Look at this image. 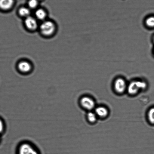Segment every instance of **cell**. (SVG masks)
Returning a JSON list of instances; mask_svg holds the SVG:
<instances>
[{
    "instance_id": "cell-1",
    "label": "cell",
    "mask_w": 154,
    "mask_h": 154,
    "mask_svg": "<svg viewBox=\"0 0 154 154\" xmlns=\"http://www.w3.org/2000/svg\"><path fill=\"white\" fill-rule=\"evenodd\" d=\"M147 87V83L145 81L134 80L130 82L127 86V90L129 94L134 95L140 91L145 89Z\"/></svg>"
},
{
    "instance_id": "cell-2",
    "label": "cell",
    "mask_w": 154,
    "mask_h": 154,
    "mask_svg": "<svg viewBox=\"0 0 154 154\" xmlns=\"http://www.w3.org/2000/svg\"><path fill=\"white\" fill-rule=\"evenodd\" d=\"M17 154H41L38 149L33 144L28 142L21 143L19 146Z\"/></svg>"
},
{
    "instance_id": "cell-3",
    "label": "cell",
    "mask_w": 154,
    "mask_h": 154,
    "mask_svg": "<svg viewBox=\"0 0 154 154\" xmlns=\"http://www.w3.org/2000/svg\"><path fill=\"white\" fill-rule=\"evenodd\" d=\"M56 29L55 24L49 20L43 21L40 26L41 33L45 36H50L54 32Z\"/></svg>"
},
{
    "instance_id": "cell-4",
    "label": "cell",
    "mask_w": 154,
    "mask_h": 154,
    "mask_svg": "<svg viewBox=\"0 0 154 154\" xmlns=\"http://www.w3.org/2000/svg\"><path fill=\"white\" fill-rule=\"evenodd\" d=\"M127 86L125 80L121 78L116 79L114 84L115 91L119 94L123 93L127 89Z\"/></svg>"
},
{
    "instance_id": "cell-5",
    "label": "cell",
    "mask_w": 154,
    "mask_h": 154,
    "mask_svg": "<svg viewBox=\"0 0 154 154\" xmlns=\"http://www.w3.org/2000/svg\"><path fill=\"white\" fill-rule=\"evenodd\" d=\"M80 104L82 107L88 110L93 109L95 106V102L91 97L88 96H84L80 99Z\"/></svg>"
},
{
    "instance_id": "cell-6",
    "label": "cell",
    "mask_w": 154,
    "mask_h": 154,
    "mask_svg": "<svg viewBox=\"0 0 154 154\" xmlns=\"http://www.w3.org/2000/svg\"><path fill=\"white\" fill-rule=\"evenodd\" d=\"M25 23L26 27L30 30H34L38 26L36 20L31 16H29L26 17Z\"/></svg>"
},
{
    "instance_id": "cell-7",
    "label": "cell",
    "mask_w": 154,
    "mask_h": 154,
    "mask_svg": "<svg viewBox=\"0 0 154 154\" xmlns=\"http://www.w3.org/2000/svg\"><path fill=\"white\" fill-rule=\"evenodd\" d=\"M18 68L19 71L24 73L29 72L31 69V65L28 62L23 61L20 62L18 65Z\"/></svg>"
},
{
    "instance_id": "cell-8",
    "label": "cell",
    "mask_w": 154,
    "mask_h": 154,
    "mask_svg": "<svg viewBox=\"0 0 154 154\" xmlns=\"http://www.w3.org/2000/svg\"><path fill=\"white\" fill-rule=\"evenodd\" d=\"M94 112L97 116L104 118L108 116L109 112L106 107L103 106H99L95 109Z\"/></svg>"
},
{
    "instance_id": "cell-9",
    "label": "cell",
    "mask_w": 154,
    "mask_h": 154,
    "mask_svg": "<svg viewBox=\"0 0 154 154\" xmlns=\"http://www.w3.org/2000/svg\"><path fill=\"white\" fill-rule=\"evenodd\" d=\"M14 2L12 0H0V8L3 10H8L12 7Z\"/></svg>"
},
{
    "instance_id": "cell-10",
    "label": "cell",
    "mask_w": 154,
    "mask_h": 154,
    "mask_svg": "<svg viewBox=\"0 0 154 154\" xmlns=\"http://www.w3.org/2000/svg\"><path fill=\"white\" fill-rule=\"evenodd\" d=\"M35 15L36 18L39 20H44L46 17L45 11L42 8L37 9L35 11Z\"/></svg>"
},
{
    "instance_id": "cell-11",
    "label": "cell",
    "mask_w": 154,
    "mask_h": 154,
    "mask_svg": "<svg viewBox=\"0 0 154 154\" xmlns=\"http://www.w3.org/2000/svg\"><path fill=\"white\" fill-rule=\"evenodd\" d=\"M87 119L91 123L95 122L97 119V116L94 112L90 111L87 115Z\"/></svg>"
},
{
    "instance_id": "cell-12",
    "label": "cell",
    "mask_w": 154,
    "mask_h": 154,
    "mask_svg": "<svg viewBox=\"0 0 154 154\" xmlns=\"http://www.w3.org/2000/svg\"><path fill=\"white\" fill-rule=\"evenodd\" d=\"M146 25L150 28H154V16H151L147 18L145 20Z\"/></svg>"
},
{
    "instance_id": "cell-13",
    "label": "cell",
    "mask_w": 154,
    "mask_h": 154,
    "mask_svg": "<svg viewBox=\"0 0 154 154\" xmlns=\"http://www.w3.org/2000/svg\"><path fill=\"white\" fill-rule=\"evenodd\" d=\"M147 116L149 122L151 124H154V107L151 108L149 109Z\"/></svg>"
},
{
    "instance_id": "cell-14",
    "label": "cell",
    "mask_w": 154,
    "mask_h": 154,
    "mask_svg": "<svg viewBox=\"0 0 154 154\" xmlns=\"http://www.w3.org/2000/svg\"><path fill=\"white\" fill-rule=\"evenodd\" d=\"M19 13L21 16L26 17L29 16L30 11L28 8L23 7L20 8L19 10Z\"/></svg>"
},
{
    "instance_id": "cell-15",
    "label": "cell",
    "mask_w": 154,
    "mask_h": 154,
    "mask_svg": "<svg viewBox=\"0 0 154 154\" xmlns=\"http://www.w3.org/2000/svg\"><path fill=\"white\" fill-rule=\"evenodd\" d=\"M38 2L35 0H31L29 1L28 5L29 7L32 8H34L37 6Z\"/></svg>"
},
{
    "instance_id": "cell-16",
    "label": "cell",
    "mask_w": 154,
    "mask_h": 154,
    "mask_svg": "<svg viewBox=\"0 0 154 154\" xmlns=\"http://www.w3.org/2000/svg\"><path fill=\"white\" fill-rule=\"evenodd\" d=\"M4 130V125L2 120L0 119V135Z\"/></svg>"
},
{
    "instance_id": "cell-17",
    "label": "cell",
    "mask_w": 154,
    "mask_h": 154,
    "mask_svg": "<svg viewBox=\"0 0 154 154\" xmlns=\"http://www.w3.org/2000/svg\"><path fill=\"white\" fill-rule=\"evenodd\" d=\"M152 41H153V43L154 44V35L153 36V37H152Z\"/></svg>"
},
{
    "instance_id": "cell-18",
    "label": "cell",
    "mask_w": 154,
    "mask_h": 154,
    "mask_svg": "<svg viewBox=\"0 0 154 154\" xmlns=\"http://www.w3.org/2000/svg\"><path fill=\"white\" fill-rule=\"evenodd\" d=\"M153 52H154V49Z\"/></svg>"
},
{
    "instance_id": "cell-19",
    "label": "cell",
    "mask_w": 154,
    "mask_h": 154,
    "mask_svg": "<svg viewBox=\"0 0 154 154\" xmlns=\"http://www.w3.org/2000/svg\"></svg>"
}]
</instances>
